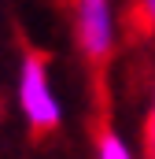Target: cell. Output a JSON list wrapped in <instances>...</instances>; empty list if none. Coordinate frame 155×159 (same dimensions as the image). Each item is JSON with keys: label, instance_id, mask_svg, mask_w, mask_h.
<instances>
[{"label": "cell", "instance_id": "cell-3", "mask_svg": "<svg viewBox=\"0 0 155 159\" xmlns=\"http://www.w3.org/2000/svg\"><path fill=\"white\" fill-rule=\"evenodd\" d=\"M96 159H140V156H137V148H133L118 129L104 126V129L96 133Z\"/></svg>", "mask_w": 155, "mask_h": 159}, {"label": "cell", "instance_id": "cell-5", "mask_svg": "<svg viewBox=\"0 0 155 159\" xmlns=\"http://www.w3.org/2000/svg\"><path fill=\"white\" fill-rule=\"evenodd\" d=\"M133 26L155 41V0H133Z\"/></svg>", "mask_w": 155, "mask_h": 159}, {"label": "cell", "instance_id": "cell-1", "mask_svg": "<svg viewBox=\"0 0 155 159\" xmlns=\"http://www.w3.org/2000/svg\"><path fill=\"white\" fill-rule=\"evenodd\" d=\"M15 96H19V111L26 126L44 137L52 129H59L63 122V104L52 89V74H48V59L37 52H26L19 63V81H15Z\"/></svg>", "mask_w": 155, "mask_h": 159}, {"label": "cell", "instance_id": "cell-2", "mask_svg": "<svg viewBox=\"0 0 155 159\" xmlns=\"http://www.w3.org/2000/svg\"><path fill=\"white\" fill-rule=\"evenodd\" d=\"M70 26H74L78 52L104 67L118 52V37H122V22H118L115 0H70Z\"/></svg>", "mask_w": 155, "mask_h": 159}, {"label": "cell", "instance_id": "cell-4", "mask_svg": "<svg viewBox=\"0 0 155 159\" xmlns=\"http://www.w3.org/2000/svg\"><path fill=\"white\" fill-rule=\"evenodd\" d=\"M140 137H144V159H155V78H152V93H148V107H144Z\"/></svg>", "mask_w": 155, "mask_h": 159}]
</instances>
